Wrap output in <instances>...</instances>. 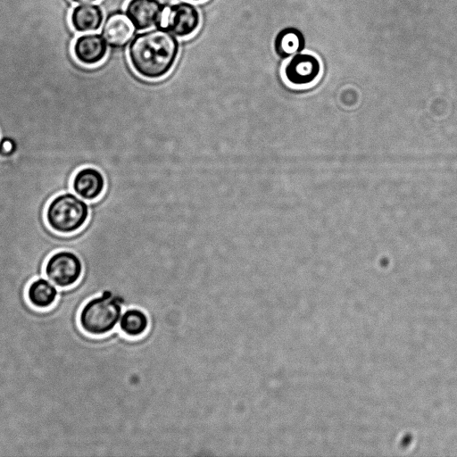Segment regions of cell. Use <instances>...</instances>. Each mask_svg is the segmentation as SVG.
Instances as JSON below:
<instances>
[{"mask_svg": "<svg viewBox=\"0 0 457 457\" xmlns=\"http://www.w3.org/2000/svg\"><path fill=\"white\" fill-rule=\"evenodd\" d=\"M305 39L303 33L295 27L280 29L275 37L273 47L281 59L288 58L304 49Z\"/></svg>", "mask_w": 457, "mask_h": 457, "instance_id": "11", "label": "cell"}, {"mask_svg": "<svg viewBox=\"0 0 457 457\" xmlns=\"http://www.w3.org/2000/svg\"><path fill=\"white\" fill-rule=\"evenodd\" d=\"M193 1H201V0H193Z\"/></svg>", "mask_w": 457, "mask_h": 457, "instance_id": "17", "label": "cell"}, {"mask_svg": "<svg viewBox=\"0 0 457 457\" xmlns=\"http://www.w3.org/2000/svg\"><path fill=\"white\" fill-rule=\"evenodd\" d=\"M121 330L129 337H139L144 334L148 327L147 316L138 309L126 311L120 319Z\"/></svg>", "mask_w": 457, "mask_h": 457, "instance_id": "14", "label": "cell"}, {"mask_svg": "<svg viewBox=\"0 0 457 457\" xmlns=\"http://www.w3.org/2000/svg\"><path fill=\"white\" fill-rule=\"evenodd\" d=\"M165 5L159 0H129L125 13L137 30L160 25Z\"/></svg>", "mask_w": 457, "mask_h": 457, "instance_id": "6", "label": "cell"}, {"mask_svg": "<svg viewBox=\"0 0 457 457\" xmlns=\"http://www.w3.org/2000/svg\"><path fill=\"white\" fill-rule=\"evenodd\" d=\"M200 23V14L196 7L187 2H179L165 6L160 25L179 37H186L193 34Z\"/></svg>", "mask_w": 457, "mask_h": 457, "instance_id": "5", "label": "cell"}, {"mask_svg": "<svg viewBox=\"0 0 457 457\" xmlns=\"http://www.w3.org/2000/svg\"><path fill=\"white\" fill-rule=\"evenodd\" d=\"M76 59L84 65H96L101 62L107 53V43L98 34L83 35L77 38L73 46Z\"/></svg>", "mask_w": 457, "mask_h": 457, "instance_id": "10", "label": "cell"}, {"mask_svg": "<svg viewBox=\"0 0 457 457\" xmlns=\"http://www.w3.org/2000/svg\"><path fill=\"white\" fill-rule=\"evenodd\" d=\"M71 187L75 194L82 199L94 201L104 191L105 179L98 169L84 167L73 176Z\"/></svg>", "mask_w": 457, "mask_h": 457, "instance_id": "8", "label": "cell"}, {"mask_svg": "<svg viewBox=\"0 0 457 457\" xmlns=\"http://www.w3.org/2000/svg\"><path fill=\"white\" fill-rule=\"evenodd\" d=\"M120 314L119 301L106 292L85 303L79 314V324L85 333L102 336L116 326Z\"/></svg>", "mask_w": 457, "mask_h": 457, "instance_id": "3", "label": "cell"}, {"mask_svg": "<svg viewBox=\"0 0 457 457\" xmlns=\"http://www.w3.org/2000/svg\"><path fill=\"white\" fill-rule=\"evenodd\" d=\"M320 72L317 57L310 54H295L286 65L284 73L287 81L302 86L313 82Z\"/></svg>", "mask_w": 457, "mask_h": 457, "instance_id": "7", "label": "cell"}, {"mask_svg": "<svg viewBox=\"0 0 457 457\" xmlns=\"http://www.w3.org/2000/svg\"><path fill=\"white\" fill-rule=\"evenodd\" d=\"M72 1L75 3H79V4H87V3H91V2L97 1V0H72Z\"/></svg>", "mask_w": 457, "mask_h": 457, "instance_id": "16", "label": "cell"}, {"mask_svg": "<svg viewBox=\"0 0 457 457\" xmlns=\"http://www.w3.org/2000/svg\"><path fill=\"white\" fill-rule=\"evenodd\" d=\"M57 289L45 278L32 281L27 289V298L31 306L37 309L50 308L57 298Z\"/></svg>", "mask_w": 457, "mask_h": 457, "instance_id": "13", "label": "cell"}, {"mask_svg": "<svg viewBox=\"0 0 457 457\" xmlns=\"http://www.w3.org/2000/svg\"><path fill=\"white\" fill-rule=\"evenodd\" d=\"M46 220L49 228L62 235L79 230L87 222L89 209L81 197L67 192L54 197L46 210Z\"/></svg>", "mask_w": 457, "mask_h": 457, "instance_id": "2", "label": "cell"}, {"mask_svg": "<svg viewBox=\"0 0 457 457\" xmlns=\"http://www.w3.org/2000/svg\"><path fill=\"white\" fill-rule=\"evenodd\" d=\"M17 149L16 141L8 136H4L0 140V155L4 157L12 156Z\"/></svg>", "mask_w": 457, "mask_h": 457, "instance_id": "15", "label": "cell"}, {"mask_svg": "<svg viewBox=\"0 0 457 457\" xmlns=\"http://www.w3.org/2000/svg\"><path fill=\"white\" fill-rule=\"evenodd\" d=\"M83 264L80 258L71 251H59L46 262L45 274L56 287L67 288L74 286L81 278Z\"/></svg>", "mask_w": 457, "mask_h": 457, "instance_id": "4", "label": "cell"}, {"mask_svg": "<svg viewBox=\"0 0 457 457\" xmlns=\"http://www.w3.org/2000/svg\"><path fill=\"white\" fill-rule=\"evenodd\" d=\"M103 20V11L96 4L78 5L71 15L72 27L79 32L97 30L101 27Z\"/></svg>", "mask_w": 457, "mask_h": 457, "instance_id": "12", "label": "cell"}, {"mask_svg": "<svg viewBox=\"0 0 457 457\" xmlns=\"http://www.w3.org/2000/svg\"><path fill=\"white\" fill-rule=\"evenodd\" d=\"M135 27L126 13L117 12L105 20L102 36L112 47L125 46L133 37Z\"/></svg>", "mask_w": 457, "mask_h": 457, "instance_id": "9", "label": "cell"}, {"mask_svg": "<svg viewBox=\"0 0 457 457\" xmlns=\"http://www.w3.org/2000/svg\"><path fill=\"white\" fill-rule=\"evenodd\" d=\"M179 43L170 31L157 28L139 33L131 40L128 55L133 70L146 79H158L174 66Z\"/></svg>", "mask_w": 457, "mask_h": 457, "instance_id": "1", "label": "cell"}]
</instances>
